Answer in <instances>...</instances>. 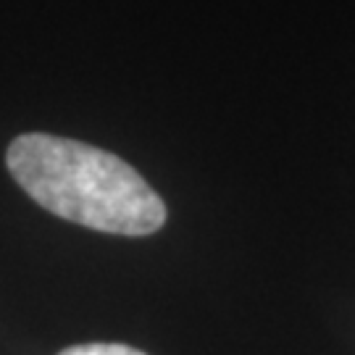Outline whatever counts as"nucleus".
I'll return each instance as SVG.
<instances>
[{"mask_svg":"<svg viewBox=\"0 0 355 355\" xmlns=\"http://www.w3.org/2000/svg\"><path fill=\"white\" fill-rule=\"evenodd\" d=\"M19 187L71 224L145 237L166 224L161 195L114 153L55 135H19L6 150Z\"/></svg>","mask_w":355,"mask_h":355,"instance_id":"f257e3e1","label":"nucleus"},{"mask_svg":"<svg viewBox=\"0 0 355 355\" xmlns=\"http://www.w3.org/2000/svg\"><path fill=\"white\" fill-rule=\"evenodd\" d=\"M58 355H145L137 347H129L121 343H87V345H71L61 350Z\"/></svg>","mask_w":355,"mask_h":355,"instance_id":"f03ea898","label":"nucleus"}]
</instances>
